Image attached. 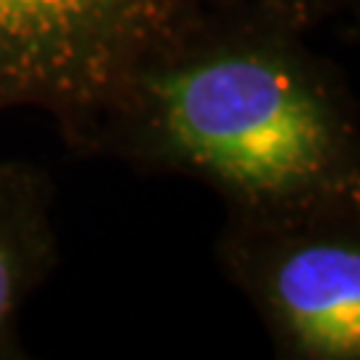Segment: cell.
<instances>
[{"instance_id":"obj_1","label":"cell","mask_w":360,"mask_h":360,"mask_svg":"<svg viewBox=\"0 0 360 360\" xmlns=\"http://www.w3.org/2000/svg\"><path fill=\"white\" fill-rule=\"evenodd\" d=\"M70 142L208 184L227 211L360 193L358 104L304 32L206 0L153 46Z\"/></svg>"},{"instance_id":"obj_2","label":"cell","mask_w":360,"mask_h":360,"mask_svg":"<svg viewBox=\"0 0 360 360\" xmlns=\"http://www.w3.org/2000/svg\"><path fill=\"white\" fill-rule=\"evenodd\" d=\"M217 251L281 358H360V193L227 211Z\"/></svg>"},{"instance_id":"obj_3","label":"cell","mask_w":360,"mask_h":360,"mask_svg":"<svg viewBox=\"0 0 360 360\" xmlns=\"http://www.w3.org/2000/svg\"><path fill=\"white\" fill-rule=\"evenodd\" d=\"M206 0H0V110L65 129Z\"/></svg>"},{"instance_id":"obj_4","label":"cell","mask_w":360,"mask_h":360,"mask_svg":"<svg viewBox=\"0 0 360 360\" xmlns=\"http://www.w3.org/2000/svg\"><path fill=\"white\" fill-rule=\"evenodd\" d=\"M56 264L53 184L30 163H0V358L22 355L19 312Z\"/></svg>"},{"instance_id":"obj_5","label":"cell","mask_w":360,"mask_h":360,"mask_svg":"<svg viewBox=\"0 0 360 360\" xmlns=\"http://www.w3.org/2000/svg\"><path fill=\"white\" fill-rule=\"evenodd\" d=\"M227 3H235L240 8H248L304 35L355 6V0H227Z\"/></svg>"}]
</instances>
